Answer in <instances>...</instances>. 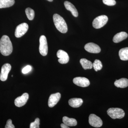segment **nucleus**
Returning <instances> with one entry per match:
<instances>
[{"label":"nucleus","instance_id":"nucleus-10","mask_svg":"<svg viewBox=\"0 0 128 128\" xmlns=\"http://www.w3.org/2000/svg\"><path fill=\"white\" fill-rule=\"evenodd\" d=\"M73 82L77 86L82 87H87L90 84L89 80L85 77H76L73 79Z\"/></svg>","mask_w":128,"mask_h":128},{"label":"nucleus","instance_id":"nucleus-9","mask_svg":"<svg viewBox=\"0 0 128 128\" xmlns=\"http://www.w3.org/2000/svg\"><path fill=\"white\" fill-rule=\"evenodd\" d=\"M29 98V95L27 93H24L20 96L17 98L14 101V104L16 106L21 107L24 106L26 103Z\"/></svg>","mask_w":128,"mask_h":128},{"label":"nucleus","instance_id":"nucleus-1","mask_svg":"<svg viewBox=\"0 0 128 128\" xmlns=\"http://www.w3.org/2000/svg\"><path fill=\"white\" fill-rule=\"evenodd\" d=\"M13 50L12 44L9 37L3 35L0 40V52L4 56H8L12 54Z\"/></svg>","mask_w":128,"mask_h":128},{"label":"nucleus","instance_id":"nucleus-2","mask_svg":"<svg viewBox=\"0 0 128 128\" xmlns=\"http://www.w3.org/2000/svg\"><path fill=\"white\" fill-rule=\"evenodd\" d=\"M53 20L56 28L62 33H66L68 31V27L64 18L58 14L53 16Z\"/></svg>","mask_w":128,"mask_h":128},{"label":"nucleus","instance_id":"nucleus-16","mask_svg":"<svg viewBox=\"0 0 128 128\" xmlns=\"http://www.w3.org/2000/svg\"><path fill=\"white\" fill-rule=\"evenodd\" d=\"M69 105L74 108H77L80 106L83 103L82 98H72L68 101Z\"/></svg>","mask_w":128,"mask_h":128},{"label":"nucleus","instance_id":"nucleus-24","mask_svg":"<svg viewBox=\"0 0 128 128\" xmlns=\"http://www.w3.org/2000/svg\"><path fill=\"white\" fill-rule=\"evenodd\" d=\"M40 120L39 118H37L35 119L34 122L30 124V128H40Z\"/></svg>","mask_w":128,"mask_h":128},{"label":"nucleus","instance_id":"nucleus-28","mask_svg":"<svg viewBox=\"0 0 128 128\" xmlns=\"http://www.w3.org/2000/svg\"><path fill=\"white\" fill-rule=\"evenodd\" d=\"M60 126H61V128H69V127L68 126L66 125V124H60Z\"/></svg>","mask_w":128,"mask_h":128},{"label":"nucleus","instance_id":"nucleus-13","mask_svg":"<svg viewBox=\"0 0 128 128\" xmlns=\"http://www.w3.org/2000/svg\"><path fill=\"white\" fill-rule=\"evenodd\" d=\"M61 98V95L59 92L50 95L48 101V105L50 108H52L56 105Z\"/></svg>","mask_w":128,"mask_h":128},{"label":"nucleus","instance_id":"nucleus-22","mask_svg":"<svg viewBox=\"0 0 128 128\" xmlns=\"http://www.w3.org/2000/svg\"><path fill=\"white\" fill-rule=\"evenodd\" d=\"M25 13L28 18L30 20H33L34 17V12L32 9L28 8L25 9Z\"/></svg>","mask_w":128,"mask_h":128},{"label":"nucleus","instance_id":"nucleus-18","mask_svg":"<svg viewBox=\"0 0 128 128\" xmlns=\"http://www.w3.org/2000/svg\"><path fill=\"white\" fill-rule=\"evenodd\" d=\"M63 123L68 126H74L77 125V122L75 119L73 118H70L66 116L63 118Z\"/></svg>","mask_w":128,"mask_h":128},{"label":"nucleus","instance_id":"nucleus-21","mask_svg":"<svg viewBox=\"0 0 128 128\" xmlns=\"http://www.w3.org/2000/svg\"><path fill=\"white\" fill-rule=\"evenodd\" d=\"M119 56L120 59L122 60H128V48L121 49L119 50Z\"/></svg>","mask_w":128,"mask_h":128},{"label":"nucleus","instance_id":"nucleus-12","mask_svg":"<svg viewBox=\"0 0 128 128\" xmlns=\"http://www.w3.org/2000/svg\"><path fill=\"white\" fill-rule=\"evenodd\" d=\"M84 48L89 53L98 54L101 51L100 47L93 43H89L86 44L84 46Z\"/></svg>","mask_w":128,"mask_h":128},{"label":"nucleus","instance_id":"nucleus-14","mask_svg":"<svg viewBox=\"0 0 128 128\" xmlns=\"http://www.w3.org/2000/svg\"><path fill=\"white\" fill-rule=\"evenodd\" d=\"M64 5L66 8L68 10L71 12L72 14L75 17H78V13L77 9L72 4L71 2L68 1H66L64 2Z\"/></svg>","mask_w":128,"mask_h":128},{"label":"nucleus","instance_id":"nucleus-23","mask_svg":"<svg viewBox=\"0 0 128 128\" xmlns=\"http://www.w3.org/2000/svg\"><path fill=\"white\" fill-rule=\"evenodd\" d=\"M92 66L95 71L97 72L98 70H100L102 68V62L99 60H96L93 64H92Z\"/></svg>","mask_w":128,"mask_h":128},{"label":"nucleus","instance_id":"nucleus-20","mask_svg":"<svg viewBox=\"0 0 128 128\" xmlns=\"http://www.w3.org/2000/svg\"><path fill=\"white\" fill-rule=\"evenodd\" d=\"M14 3V0H0V9L10 7Z\"/></svg>","mask_w":128,"mask_h":128},{"label":"nucleus","instance_id":"nucleus-26","mask_svg":"<svg viewBox=\"0 0 128 128\" xmlns=\"http://www.w3.org/2000/svg\"><path fill=\"white\" fill-rule=\"evenodd\" d=\"M32 67L30 66H27L22 69V72L23 74H25L28 73L32 70Z\"/></svg>","mask_w":128,"mask_h":128},{"label":"nucleus","instance_id":"nucleus-5","mask_svg":"<svg viewBox=\"0 0 128 128\" xmlns=\"http://www.w3.org/2000/svg\"><path fill=\"white\" fill-rule=\"evenodd\" d=\"M39 52L41 55L44 56L47 55L48 51V42L46 37L42 35L40 38Z\"/></svg>","mask_w":128,"mask_h":128},{"label":"nucleus","instance_id":"nucleus-19","mask_svg":"<svg viewBox=\"0 0 128 128\" xmlns=\"http://www.w3.org/2000/svg\"><path fill=\"white\" fill-rule=\"evenodd\" d=\"M82 68L85 70L92 68V64L91 62L86 58L81 59L80 60Z\"/></svg>","mask_w":128,"mask_h":128},{"label":"nucleus","instance_id":"nucleus-3","mask_svg":"<svg viewBox=\"0 0 128 128\" xmlns=\"http://www.w3.org/2000/svg\"><path fill=\"white\" fill-rule=\"evenodd\" d=\"M108 115L114 119H121L125 115V113L122 109L118 108H111L107 110Z\"/></svg>","mask_w":128,"mask_h":128},{"label":"nucleus","instance_id":"nucleus-30","mask_svg":"<svg viewBox=\"0 0 128 128\" xmlns=\"http://www.w3.org/2000/svg\"><path fill=\"white\" fill-rule=\"evenodd\" d=\"M12 76H13V75H12Z\"/></svg>","mask_w":128,"mask_h":128},{"label":"nucleus","instance_id":"nucleus-8","mask_svg":"<svg viewBox=\"0 0 128 128\" xmlns=\"http://www.w3.org/2000/svg\"><path fill=\"white\" fill-rule=\"evenodd\" d=\"M12 66L9 64H6L2 67L0 74V80L2 81H5L7 80L8 74L11 70Z\"/></svg>","mask_w":128,"mask_h":128},{"label":"nucleus","instance_id":"nucleus-17","mask_svg":"<svg viewBox=\"0 0 128 128\" xmlns=\"http://www.w3.org/2000/svg\"><path fill=\"white\" fill-rule=\"evenodd\" d=\"M115 86L120 88H125L128 86V80L125 78H122L117 80L114 82Z\"/></svg>","mask_w":128,"mask_h":128},{"label":"nucleus","instance_id":"nucleus-6","mask_svg":"<svg viewBox=\"0 0 128 128\" xmlns=\"http://www.w3.org/2000/svg\"><path fill=\"white\" fill-rule=\"evenodd\" d=\"M28 29V26L27 24H21L16 28L15 32V36L17 38H20L26 33Z\"/></svg>","mask_w":128,"mask_h":128},{"label":"nucleus","instance_id":"nucleus-4","mask_svg":"<svg viewBox=\"0 0 128 128\" xmlns=\"http://www.w3.org/2000/svg\"><path fill=\"white\" fill-rule=\"evenodd\" d=\"M108 18L107 16L102 15L97 17L92 22V26L94 28L98 29L102 28L108 22Z\"/></svg>","mask_w":128,"mask_h":128},{"label":"nucleus","instance_id":"nucleus-27","mask_svg":"<svg viewBox=\"0 0 128 128\" xmlns=\"http://www.w3.org/2000/svg\"><path fill=\"white\" fill-rule=\"evenodd\" d=\"M15 126L12 124V121L11 119H9L7 120L6 125L5 126V128H14Z\"/></svg>","mask_w":128,"mask_h":128},{"label":"nucleus","instance_id":"nucleus-7","mask_svg":"<svg viewBox=\"0 0 128 128\" xmlns=\"http://www.w3.org/2000/svg\"><path fill=\"white\" fill-rule=\"evenodd\" d=\"M89 122L90 125L95 128H100L102 125V119L94 114H90L89 116Z\"/></svg>","mask_w":128,"mask_h":128},{"label":"nucleus","instance_id":"nucleus-11","mask_svg":"<svg viewBox=\"0 0 128 128\" xmlns=\"http://www.w3.org/2000/svg\"><path fill=\"white\" fill-rule=\"evenodd\" d=\"M57 57L59 58L58 61L60 64H66L69 61V57L68 54L64 50H60L57 53Z\"/></svg>","mask_w":128,"mask_h":128},{"label":"nucleus","instance_id":"nucleus-15","mask_svg":"<svg viewBox=\"0 0 128 128\" xmlns=\"http://www.w3.org/2000/svg\"><path fill=\"white\" fill-rule=\"evenodd\" d=\"M128 34L125 32H121L114 35L113 38V41L114 43H118L128 38Z\"/></svg>","mask_w":128,"mask_h":128},{"label":"nucleus","instance_id":"nucleus-25","mask_svg":"<svg viewBox=\"0 0 128 128\" xmlns=\"http://www.w3.org/2000/svg\"><path fill=\"white\" fill-rule=\"evenodd\" d=\"M103 3L108 6H114L116 4L115 0H102Z\"/></svg>","mask_w":128,"mask_h":128},{"label":"nucleus","instance_id":"nucleus-29","mask_svg":"<svg viewBox=\"0 0 128 128\" xmlns=\"http://www.w3.org/2000/svg\"><path fill=\"white\" fill-rule=\"evenodd\" d=\"M47 0L49 2H52L53 0Z\"/></svg>","mask_w":128,"mask_h":128}]
</instances>
